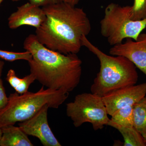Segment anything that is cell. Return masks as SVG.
I'll return each instance as SVG.
<instances>
[{"mask_svg":"<svg viewBox=\"0 0 146 146\" xmlns=\"http://www.w3.org/2000/svg\"><path fill=\"white\" fill-rule=\"evenodd\" d=\"M29 2L40 7H43L59 2V0H29Z\"/></svg>","mask_w":146,"mask_h":146,"instance_id":"19","label":"cell"},{"mask_svg":"<svg viewBox=\"0 0 146 146\" xmlns=\"http://www.w3.org/2000/svg\"><path fill=\"white\" fill-rule=\"evenodd\" d=\"M4 65V61L0 60V109H1L5 106L8 101V97L6 93L5 89L1 78L2 74Z\"/></svg>","mask_w":146,"mask_h":146,"instance_id":"18","label":"cell"},{"mask_svg":"<svg viewBox=\"0 0 146 146\" xmlns=\"http://www.w3.org/2000/svg\"><path fill=\"white\" fill-rule=\"evenodd\" d=\"M131 6H122L111 3L105 9L104 16L100 23L102 35L113 46L125 39L136 40L146 27V18L133 21L130 18Z\"/></svg>","mask_w":146,"mask_h":146,"instance_id":"5","label":"cell"},{"mask_svg":"<svg viewBox=\"0 0 146 146\" xmlns=\"http://www.w3.org/2000/svg\"><path fill=\"white\" fill-rule=\"evenodd\" d=\"M4 1V0H0V5H1V3Z\"/></svg>","mask_w":146,"mask_h":146,"instance_id":"23","label":"cell"},{"mask_svg":"<svg viewBox=\"0 0 146 146\" xmlns=\"http://www.w3.org/2000/svg\"><path fill=\"white\" fill-rule=\"evenodd\" d=\"M2 135L0 140V146H33L34 145L28 136L20 127L14 125L1 127Z\"/></svg>","mask_w":146,"mask_h":146,"instance_id":"11","label":"cell"},{"mask_svg":"<svg viewBox=\"0 0 146 146\" xmlns=\"http://www.w3.org/2000/svg\"><path fill=\"white\" fill-rule=\"evenodd\" d=\"M42 8L46 18L35 30L38 41L48 48L63 54H77L82 47V37L88 35L91 30L85 11L62 2Z\"/></svg>","mask_w":146,"mask_h":146,"instance_id":"1","label":"cell"},{"mask_svg":"<svg viewBox=\"0 0 146 146\" xmlns=\"http://www.w3.org/2000/svg\"><path fill=\"white\" fill-rule=\"evenodd\" d=\"M2 135V131L1 128L0 127V140L1 138Z\"/></svg>","mask_w":146,"mask_h":146,"instance_id":"21","label":"cell"},{"mask_svg":"<svg viewBox=\"0 0 146 146\" xmlns=\"http://www.w3.org/2000/svg\"><path fill=\"white\" fill-rule=\"evenodd\" d=\"M146 96V82L123 87L102 97L108 114L111 116L118 110L131 106Z\"/></svg>","mask_w":146,"mask_h":146,"instance_id":"8","label":"cell"},{"mask_svg":"<svg viewBox=\"0 0 146 146\" xmlns=\"http://www.w3.org/2000/svg\"><path fill=\"white\" fill-rule=\"evenodd\" d=\"M6 80L16 93L23 94L29 91V87L36 80V78L31 73L23 78H20L16 75L14 70L10 69L7 73Z\"/></svg>","mask_w":146,"mask_h":146,"instance_id":"13","label":"cell"},{"mask_svg":"<svg viewBox=\"0 0 146 146\" xmlns=\"http://www.w3.org/2000/svg\"><path fill=\"white\" fill-rule=\"evenodd\" d=\"M81 43L82 46L95 54L100 62L99 72L91 85V93L102 98L112 91L137 83L136 67L126 58L106 54L85 35L82 37Z\"/></svg>","mask_w":146,"mask_h":146,"instance_id":"3","label":"cell"},{"mask_svg":"<svg viewBox=\"0 0 146 146\" xmlns=\"http://www.w3.org/2000/svg\"><path fill=\"white\" fill-rule=\"evenodd\" d=\"M49 108L48 105H45L32 117L20 122L19 127L28 136L38 138L43 146H61L49 125Z\"/></svg>","mask_w":146,"mask_h":146,"instance_id":"7","label":"cell"},{"mask_svg":"<svg viewBox=\"0 0 146 146\" xmlns=\"http://www.w3.org/2000/svg\"><path fill=\"white\" fill-rule=\"evenodd\" d=\"M109 54L126 58L146 76V32L136 40L127 39L124 43L112 46Z\"/></svg>","mask_w":146,"mask_h":146,"instance_id":"9","label":"cell"},{"mask_svg":"<svg viewBox=\"0 0 146 146\" xmlns=\"http://www.w3.org/2000/svg\"><path fill=\"white\" fill-rule=\"evenodd\" d=\"M133 108L131 106L118 110L111 115L110 120L121 125L133 126Z\"/></svg>","mask_w":146,"mask_h":146,"instance_id":"15","label":"cell"},{"mask_svg":"<svg viewBox=\"0 0 146 146\" xmlns=\"http://www.w3.org/2000/svg\"><path fill=\"white\" fill-rule=\"evenodd\" d=\"M23 46L32 56L28 62L31 73L43 86L69 93L78 86L82 61L77 54H63L50 49L38 41L35 34L27 36Z\"/></svg>","mask_w":146,"mask_h":146,"instance_id":"2","label":"cell"},{"mask_svg":"<svg viewBox=\"0 0 146 146\" xmlns=\"http://www.w3.org/2000/svg\"><path fill=\"white\" fill-rule=\"evenodd\" d=\"M133 127L146 140V96L133 108Z\"/></svg>","mask_w":146,"mask_h":146,"instance_id":"14","label":"cell"},{"mask_svg":"<svg viewBox=\"0 0 146 146\" xmlns=\"http://www.w3.org/2000/svg\"><path fill=\"white\" fill-rule=\"evenodd\" d=\"M66 114L76 127L89 123L95 131L102 129L110 119L102 98L91 93L76 96L66 105Z\"/></svg>","mask_w":146,"mask_h":146,"instance_id":"6","label":"cell"},{"mask_svg":"<svg viewBox=\"0 0 146 146\" xmlns=\"http://www.w3.org/2000/svg\"><path fill=\"white\" fill-rule=\"evenodd\" d=\"M46 18L42 7L28 2L18 7L17 10L11 14L8 19V26L12 29L24 25L36 29L42 25Z\"/></svg>","mask_w":146,"mask_h":146,"instance_id":"10","label":"cell"},{"mask_svg":"<svg viewBox=\"0 0 146 146\" xmlns=\"http://www.w3.org/2000/svg\"><path fill=\"white\" fill-rule=\"evenodd\" d=\"M20 0H12V1H13V2H17L18 1H20Z\"/></svg>","mask_w":146,"mask_h":146,"instance_id":"22","label":"cell"},{"mask_svg":"<svg viewBox=\"0 0 146 146\" xmlns=\"http://www.w3.org/2000/svg\"><path fill=\"white\" fill-rule=\"evenodd\" d=\"M108 125L114 128L121 133L124 146H146V140L133 126L121 125L110 119Z\"/></svg>","mask_w":146,"mask_h":146,"instance_id":"12","label":"cell"},{"mask_svg":"<svg viewBox=\"0 0 146 146\" xmlns=\"http://www.w3.org/2000/svg\"><path fill=\"white\" fill-rule=\"evenodd\" d=\"M79 1L80 0H59V2L67 3L74 6L78 4Z\"/></svg>","mask_w":146,"mask_h":146,"instance_id":"20","label":"cell"},{"mask_svg":"<svg viewBox=\"0 0 146 146\" xmlns=\"http://www.w3.org/2000/svg\"><path fill=\"white\" fill-rule=\"evenodd\" d=\"M31 53L26 50L23 52H14L0 49V58L9 62H13L18 60L29 61L32 58Z\"/></svg>","mask_w":146,"mask_h":146,"instance_id":"16","label":"cell"},{"mask_svg":"<svg viewBox=\"0 0 146 146\" xmlns=\"http://www.w3.org/2000/svg\"><path fill=\"white\" fill-rule=\"evenodd\" d=\"M131 19L139 21L146 18V0H134L131 6Z\"/></svg>","mask_w":146,"mask_h":146,"instance_id":"17","label":"cell"},{"mask_svg":"<svg viewBox=\"0 0 146 146\" xmlns=\"http://www.w3.org/2000/svg\"><path fill=\"white\" fill-rule=\"evenodd\" d=\"M69 92L63 90L44 89L42 86L36 92L10 94L5 106L0 109V127L14 125L34 116L45 105L57 109L67 100Z\"/></svg>","mask_w":146,"mask_h":146,"instance_id":"4","label":"cell"}]
</instances>
